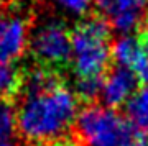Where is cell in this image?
Returning <instances> with one entry per match:
<instances>
[{"label": "cell", "instance_id": "cell-11", "mask_svg": "<svg viewBox=\"0 0 148 146\" xmlns=\"http://www.w3.org/2000/svg\"><path fill=\"white\" fill-rule=\"evenodd\" d=\"M125 105L128 120L148 135V85L138 89Z\"/></svg>", "mask_w": 148, "mask_h": 146}, {"label": "cell", "instance_id": "cell-12", "mask_svg": "<svg viewBox=\"0 0 148 146\" xmlns=\"http://www.w3.org/2000/svg\"><path fill=\"white\" fill-rule=\"evenodd\" d=\"M104 76H92V77H77L74 94L79 99L81 105L94 104V100L102 94Z\"/></svg>", "mask_w": 148, "mask_h": 146}, {"label": "cell", "instance_id": "cell-2", "mask_svg": "<svg viewBox=\"0 0 148 146\" xmlns=\"http://www.w3.org/2000/svg\"><path fill=\"white\" fill-rule=\"evenodd\" d=\"M76 133L86 146H148V135L119 112L97 104L82 105Z\"/></svg>", "mask_w": 148, "mask_h": 146}, {"label": "cell", "instance_id": "cell-8", "mask_svg": "<svg viewBox=\"0 0 148 146\" xmlns=\"http://www.w3.org/2000/svg\"><path fill=\"white\" fill-rule=\"evenodd\" d=\"M27 69L20 63L0 64V102L15 105L25 87Z\"/></svg>", "mask_w": 148, "mask_h": 146}, {"label": "cell", "instance_id": "cell-13", "mask_svg": "<svg viewBox=\"0 0 148 146\" xmlns=\"http://www.w3.org/2000/svg\"><path fill=\"white\" fill-rule=\"evenodd\" d=\"M68 10L77 13V15H86L89 12V7H90V2L92 0H59Z\"/></svg>", "mask_w": 148, "mask_h": 146}, {"label": "cell", "instance_id": "cell-4", "mask_svg": "<svg viewBox=\"0 0 148 146\" xmlns=\"http://www.w3.org/2000/svg\"><path fill=\"white\" fill-rule=\"evenodd\" d=\"M28 56L33 64L64 72L71 68L73 43L71 31L61 20H48L38 25L36 13L28 41Z\"/></svg>", "mask_w": 148, "mask_h": 146}, {"label": "cell", "instance_id": "cell-9", "mask_svg": "<svg viewBox=\"0 0 148 146\" xmlns=\"http://www.w3.org/2000/svg\"><path fill=\"white\" fill-rule=\"evenodd\" d=\"M0 146H27L15 120V105L0 102Z\"/></svg>", "mask_w": 148, "mask_h": 146}, {"label": "cell", "instance_id": "cell-1", "mask_svg": "<svg viewBox=\"0 0 148 146\" xmlns=\"http://www.w3.org/2000/svg\"><path fill=\"white\" fill-rule=\"evenodd\" d=\"M81 102L63 72L33 64L15 102V120L27 146H54L76 136Z\"/></svg>", "mask_w": 148, "mask_h": 146}, {"label": "cell", "instance_id": "cell-6", "mask_svg": "<svg viewBox=\"0 0 148 146\" xmlns=\"http://www.w3.org/2000/svg\"><path fill=\"white\" fill-rule=\"evenodd\" d=\"M101 16L119 33L140 30L147 21L148 0H95Z\"/></svg>", "mask_w": 148, "mask_h": 146}, {"label": "cell", "instance_id": "cell-14", "mask_svg": "<svg viewBox=\"0 0 148 146\" xmlns=\"http://www.w3.org/2000/svg\"><path fill=\"white\" fill-rule=\"evenodd\" d=\"M16 8V5L13 7V8H10V10H5V12H0V31L3 30V26H5V23H7V20H8V16L12 15V12Z\"/></svg>", "mask_w": 148, "mask_h": 146}, {"label": "cell", "instance_id": "cell-3", "mask_svg": "<svg viewBox=\"0 0 148 146\" xmlns=\"http://www.w3.org/2000/svg\"><path fill=\"white\" fill-rule=\"evenodd\" d=\"M110 25L101 15L82 20L71 31V68L77 77L104 76L112 59Z\"/></svg>", "mask_w": 148, "mask_h": 146}, {"label": "cell", "instance_id": "cell-7", "mask_svg": "<svg viewBox=\"0 0 148 146\" xmlns=\"http://www.w3.org/2000/svg\"><path fill=\"white\" fill-rule=\"evenodd\" d=\"M138 79L130 69L123 66L112 68L107 76H104L102 85V100L109 108H115L127 104L130 97L137 92Z\"/></svg>", "mask_w": 148, "mask_h": 146}, {"label": "cell", "instance_id": "cell-5", "mask_svg": "<svg viewBox=\"0 0 148 146\" xmlns=\"http://www.w3.org/2000/svg\"><path fill=\"white\" fill-rule=\"evenodd\" d=\"M35 21V10L12 12L3 30L0 31V64L20 63L28 56V41Z\"/></svg>", "mask_w": 148, "mask_h": 146}, {"label": "cell", "instance_id": "cell-10", "mask_svg": "<svg viewBox=\"0 0 148 146\" xmlns=\"http://www.w3.org/2000/svg\"><path fill=\"white\" fill-rule=\"evenodd\" d=\"M143 51H145V46L138 38L123 36L114 43L112 59L117 63V66H123V68L130 69L135 64V61L143 54Z\"/></svg>", "mask_w": 148, "mask_h": 146}]
</instances>
